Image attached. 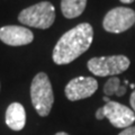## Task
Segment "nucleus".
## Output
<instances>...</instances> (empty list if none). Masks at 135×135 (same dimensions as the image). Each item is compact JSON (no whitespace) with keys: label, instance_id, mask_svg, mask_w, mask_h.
<instances>
[{"label":"nucleus","instance_id":"9b49d317","mask_svg":"<svg viewBox=\"0 0 135 135\" xmlns=\"http://www.w3.org/2000/svg\"><path fill=\"white\" fill-rule=\"evenodd\" d=\"M126 91H127V88L126 86H122L120 79H118L117 77L109 78L104 84V94L107 97L113 95H116L117 97H123L126 94Z\"/></svg>","mask_w":135,"mask_h":135},{"label":"nucleus","instance_id":"f8f14e48","mask_svg":"<svg viewBox=\"0 0 135 135\" xmlns=\"http://www.w3.org/2000/svg\"><path fill=\"white\" fill-rule=\"evenodd\" d=\"M117 135H135V126H129L127 128H124Z\"/></svg>","mask_w":135,"mask_h":135},{"label":"nucleus","instance_id":"2eb2a0df","mask_svg":"<svg viewBox=\"0 0 135 135\" xmlns=\"http://www.w3.org/2000/svg\"><path fill=\"white\" fill-rule=\"evenodd\" d=\"M54 135H69V134L65 133V132H57L56 134H54Z\"/></svg>","mask_w":135,"mask_h":135},{"label":"nucleus","instance_id":"7ed1b4c3","mask_svg":"<svg viewBox=\"0 0 135 135\" xmlns=\"http://www.w3.org/2000/svg\"><path fill=\"white\" fill-rule=\"evenodd\" d=\"M18 20L26 26L47 29L55 20V8L50 1H42L23 9L18 15Z\"/></svg>","mask_w":135,"mask_h":135},{"label":"nucleus","instance_id":"20e7f679","mask_svg":"<svg viewBox=\"0 0 135 135\" xmlns=\"http://www.w3.org/2000/svg\"><path fill=\"white\" fill-rule=\"evenodd\" d=\"M96 118L101 120L107 118L114 127L116 128H127L135 122V113L132 108L117 101H108L105 106L97 109Z\"/></svg>","mask_w":135,"mask_h":135},{"label":"nucleus","instance_id":"dca6fc26","mask_svg":"<svg viewBox=\"0 0 135 135\" xmlns=\"http://www.w3.org/2000/svg\"><path fill=\"white\" fill-rule=\"evenodd\" d=\"M104 100H105V103H108V101H110V99H109L107 96H106V97H104Z\"/></svg>","mask_w":135,"mask_h":135},{"label":"nucleus","instance_id":"4468645a","mask_svg":"<svg viewBox=\"0 0 135 135\" xmlns=\"http://www.w3.org/2000/svg\"><path fill=\"white\" fill-rule=\"evenodd\" d=\"M119 1H120L122 3H126V5H128V3H132V2H134L135 0H119Z\"/></svg>","mask_w":135,"mask_h":135},{"label":"nucleus","instance_id":"423d86ee","mask_svg":"<svg viewBox=\"0 0 135 135\" xmlns=\"http://www.w3.org/2000/svg\"><path fill=\"white\" fill-rule=\"evenodd\" d=\"M135 24V11L127 7H116L110 9L104 17L103 27L106 32L120 34Z\"/></svg>","mask_w":135,"mask_h":135},{"label":"nucleus","instance_id":"ddd939ff","mask_svg":"<svg viewBox=\"0 0 135 135\" xmlns=\"http://www.w3.org/2000/svg\"><path fill=\"white\" fill-rule=\"evenodd\" d=\"M129 104H131V107H132L133 112L135 113V89L133 90V92L131 94V98H129Z\"/></svg>","mask_w":135,"mask_h":135},{"label":"nucleus","instance_id":"f03ea898","mask_svg":"<svg viewBox=\"0 0 135 135\" xmlns=\"http://www.w3.org/2000/svg\"><path fill=\"white\" fill-rule=\"evenodd\" d=\"M31 99L40 116H49L54 104V94L49 75L45 72H40L34 77L31 84Z\"/></svg>","mask_w":135,"mask_h":135},{"label":"nucleus","instance_id":"6e6552de","mask_svg":"<svg viewBox=\"0 0 135 135\" xmlns=\"http://www.w3.org/2000/svg\"><path fill=\"white\" fill-rule=\"evenodd\" d=\"M34 34L31 29L23 26L8 25L0 28V41L9 46H23L31 44Z\"/></svg>","mask_w":135,"mask_h":135},{"label":"nucleus","instance_id":"1a4fd4ad","mask_svg":"<svg viewBox=\"0 0 135 135\" xmlns=\"http://www.w3.org/2000/svg\"><path fill=\"white\" fill-rule=\"evenodd\" d=\"M6 124L12 131H22L26 125V112L22 104L12 103L7 107Z\"/></svg>","mask_w":135,"mask_h":135},{"label":"nucleus","instance_id":"f257e3e1","mask_svg":"<svg viewBox=\"0 0 135 135\" xmlns=\"http://www.w3.org/2000/svg\"><path fill=\"white\" fill-rule=\"evenodd\" d=\"M94 40V28L90 24L81 23L60 37L53 49L52 59L57 65L69 64L86 52Z\"/></svg>","mask_w":135,"mask_h":135},{"label":"nucleus","instance_id":"0eeeda50","mask_svg":"<svg viewBox=\"0 0 135 135\" xmlns=\"http://www.w3.org/2000/svg\"><path fill=\"white\" fill-rule=\"evenodd\" d=\"M98 89V82L92 77H77L70 80L64 88V94L70 101L89 98Z\"/></svg>","mask_w":135,"mask_h":135},{"label":"nucleus","instance_id":"9d476101","mask_svg":"<svg viewBox=\"0 0 135 135\" xmlns=\"http://www.w3.org/2000/svg\"><path fill=\"white\" fill-rule=\"evenodd\" d=\"M87 0H61V11L65 18H77L86 9Z\"/></svg>","mask_w":135,"mask_h":135},{"label":"nucleus","instance_id":"39448f33","mask_svg":"<svg viewBox=\"0 0 135 135\" xmlns=\"http://www.w3.org/2000/svg\"><path fill=\"white\" fill-rule=\"evenodd\" d=\"M131 61L125 55L97 56L90 59L87 63L88 70L97 77H108L123 73L129 68Z\"/></svg>","mask_w":135,"mask_h":135}]
</instances>
